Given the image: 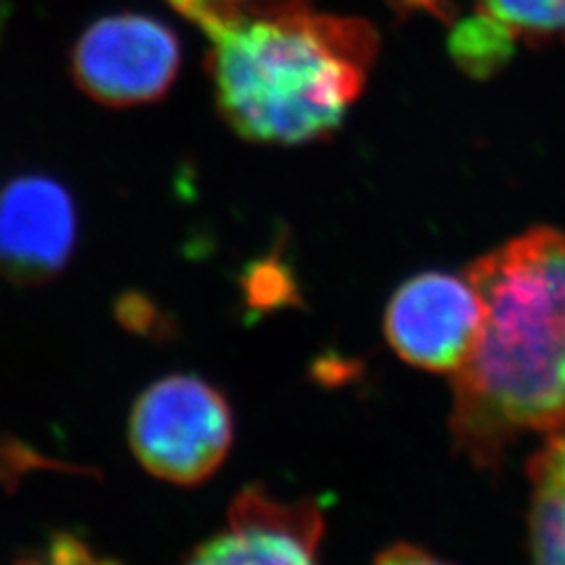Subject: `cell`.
Here are the masks:
<instances>
[{
    "label": "cell",
    "instance_id": "obj_10",
    "mask_svg": "<svg viewBox=\"0 0 565 565\" xmlns=\"http://www.w3.org/2000/svg\"><path fill=\"white\" fill-rule=\"evenodd\" d=\"M202 30L231 21L252 20L302 9L308 0H168Z\"/></svg>",
    "mask_w": 565,
    "mask_h": 565
},
{
    "label": "cell",
    "instance_id": "obj_1",
    "mask_svg": "<svg viewBox=\"0 0 565 565\" xmlns=\"http://www.w3.org/2000/svg\"><path fill=\"white\" fill-rule=\"evenodd\" d=\"M484 321L455 373L452 429L478 461L513 434L565 429V233L534 228L469 266Z\"/></svg>",
    "mask_w": 565,
    "mask_h": 565
},
{
    "label": "cell",
    "instance_id": "obj_2",
    "mask_svg": "<svg viewBox=\"0 0 565 565\" xmlns=\"http://www.w3.org/2000/svg\"><path fill=\"white\" fill-rule=\"evenodd\" d=\"M216 107L245 141L298 147L342 126L377 53L361 20L302 9L203 30Z\"/></svg>",
    "mask_w": 565,
    "mask_h": 565
},
{
    "label": "cell",
    "instance_id": "obj_13",
    "mask_svg": "<svg viewBox=\"0 0 565 565\" xmlns=\"http://www.w3.org/2000/svg\"><path fill=\"white\" fill-rule=\"evenodd\" d=\"M118 317L130 331H149L158 321V310L145 298L128 296L118 303Z\"/></svg>",
    "mask_w": 565,
    "mask_h": 565
},
{
    "label": "cell",
    "instance_id": "obj_9",
    "mask_svg": "<svg viewBox=\"0 0 565 565\" xmlns=\"http://www.w3.org/2000/svg\"><path fill=\"white\" fill-rule=\"evenodd\" d=\"M450 55L467 74L484 78L513 55V30L490 13L463 21L450 36Z\"/></svg>",
    "mask_w": 565,
    "mask_h": 565
},
{
    "label": "cell",
    "instance_id": "obj_15",
    "mask_svg": "<svg viewBox=\"0 0 565 565\" xmlns=\"http://www.w3.org/2000/svg\"><path fill=\"white\" fill-rule=\"evenodd\" d=\"M380 562L387 564H403V562H429L427 555H419L413 546H394L390 551H385L384 555H380Z\"/></svg>",
    "mask_w": 565,
    "mask_h": 565
},
{
    "label": "cell",
    "instance_id": "obj_5",
    "mask_svg": "<svg viewBox=\"0 0 565 565\" xmlns=\"http://www.w3.org/2000/svg\"><path fill=\"white\" fill-rule=\"evenodd\" d=\"M484 306L473 282L427 270L403 282L385 308V338L404 363L457 373L473 352Z\"/></svg>",
    "mask_w": 565,
    "mask_h": 565
},
{
    "label": "cell",
    "instance_id": "obj_4",
    "mask_svg": "<svg viewBox=\"0 0 565 565\" xmlns=\"http://www.w3.org/2000/svg\"><path fill=\"white\" fill-rule=\"evenodd\" d=\"M181 67V44L162 21L137 13L93 23L72 53V74L84 95L107 107L158 102Z\"/></svg>",
    "mask_w": 565,
    "mask_h": 565
},
{
    "label": "cell",
    "instance_id": "obj_12",
    "mask_svg": "<svg viewBox=\"0 0 565 565\" xmlns=\"http://www.w3.org/2000/svg\"><path fill=\"white\" fill-rule=\"evenodd\" d=\"M243 294L247 303L258 310L298 302V285L279 260L252 264L243 277Z\"/></svg>",
    "mask_w": 565,
    "mask_h": 565
},
{
    "label": "cell",
    "instance_id": "obj_14",
    "mask_svg": "<svg viewBox=\"0 0 565 565\" xmlns=\"http://www.w3.org/2000/svg\"><path fill=\"white\" fill-rule=\"evenodd\" d=\"M51 551L55 553V562H93V557L86 553V546L82 545L81 539H74L70 534H61L60 539L53 541Z\"/></svg>",
    "mask_w": 565,
    "mask_h": 565
},
{
    "label": "cell",
    "instance_id": "obj_6",
    "mask_svg": "<svg viewBox=\"0 0 565 565\" xmlns=\"http://www.w3.org/2000/svg\"><path fill=\"white\" fill-rule=\"evenodd\" d=\"M323 513L312 501H282L264 486L242 488L228 507V525L195 546L191 564H312L323 539Z\"/></svg>",
    "mask_w": 565,
    "mask_h": 565
},
{
    "label": "cell",
    "instance_id": "obj_8",
    "mask_svg": "<svg viewBox=\"0 0 565 565\" xmlns=\"http://www.w3.org/2000/svg\"><path fill=\"white\" fill-rule=\"evenodd\" d=\"M530 541L536 562L565 564V429L555 431L532 467Z\"/></svg>",
    "mask_w": 565,
    "mask_h": 565
},
{
    "label": "cell",
    "instance_id": "obj_11",
    "mask_svg": "<svg viewBox=\"0 0 565 565\" xmlns=\"http://www.w3.org/2000/svg\"><path fill=\"white\" fill-rule=\"evenodd\" d=\"M486 13L513 32L565 34V0H482Z\"/></svg>",
    "mask_w": 565,
    "mask_h": 565
},
{
    "label": "cell",
    "instance_id": "obj_3",
    "mask_svg": "<svg viewBox=\"0 0 565 565\" xmlns=\"http://www.w3.org/2000/svg\"><path fill=\"white\" fill-rule=\"evenodd\" d=\"M130 448L158 480L200 486L224 463L235 438L231 404L198 375H168L149 385L130 415Z\"/></svg>",
    "mask_w": 565,
    "mask_h": 565
},
{
    "label": "cell",
    "instance_id": "obj_7",
    "mask_svg": "<svg viewBox=\"0 0 565 565\" xmlns=\"http://www.w3.org/2000/svg\"><path fill=\"white\" fill-rule=\"evenodd\" d=\"M78 237L76 205L49 177H20L0 189V275L42 285L60 277Z\"/></svg>",
    "mask_w": 565,
    "mask_h": 565
}]
</instances>
